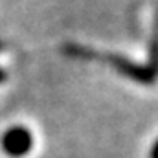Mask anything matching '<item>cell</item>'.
Instances as JSON below:
<instances>
[{
    "label": "cell",
    "instance_id": "4",
    "mask_svg": "<svg viewBox=\"0 0 158 158\" xmlns=\"http://www.w3.org/2000/svg\"><path fill=\"white\" fill-rule=\"evenodd\" d=\"M6 81V74H4V70H0V83H4Z\"/></svg>",
    "mask_w": 158,
    "mask_h": 158
},
{
    "label": "cell",
    "instance_id": "1",
    "mask_svg": "<svg viewBox=\"0 0 158 158\" xmlns=\"http://www.w3.org/2000/svg\"><path fill=\"white\" fill-rule=\"evenodd\" d=\"M66 53L76 55V57H79V55H81V57H99V59L107 61L110 66H114L119 74L134 79V81H138V83H145V85L155 83L156 74H158V70H155V68L149 66V64L138 66V64H134V63H131V61H127V59H123V57H119V55H110V53H109V55H98V53H94V52H90V50H86V48H81V46H66Z\"/></svg>",
    "mask_w": 158,
    "mask_h": 158
},
{
    "label": "cell",
    "instance_id": "3",
    "mask_svg": "<svg viewBox=\"0 0 158 158\" xmlns=\"http://www.w3.org/2000/svg\"><path fill=\"white\" fill-rule=\"evenodd\" d=\"M149 158H158V140L155 142V145L151 147V155H149Z\"/></svg>",
    "mask_w": 158,
    "mask_h": 158
},
{
    "label": "cell",
    "instance_id": "2",
    "mask_svg": "<svg viewBox=\"0 0 158 158\" xmlns=\"http://www.w3.org/2000/svg\"><path fill=\"white\" fill-rule=\"evenodd\" d=\"M33 147V136L26 127H11L2 136V149L13 158L26 156Z\"/></svg>",
    "mask_w": 158,
    "mask_h": 158
}]
</instances>
